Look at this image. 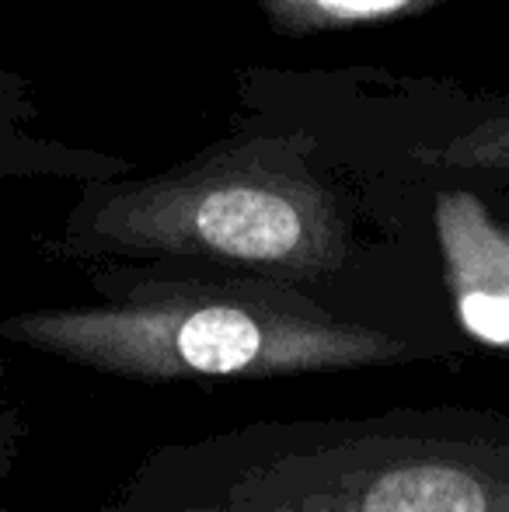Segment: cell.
Returning <instances> with one entry per match:
<instances>
[{
  "instance_id": "1",
  "label": "cell",
  "mask_w": 509,
  "mask_h": 512,
  "mask_svg": "<svg viewBox=\"0 0 509 512\" xmlns=\"http://www.w3.org/2000/svg\"><path fill=\"white\" fill-rule=\"evenodd\" d=\"M102 300L14 314L7 342L140 384L286 380L401 370H461L475 342L450 307L356 300L349 286H300L189 265L98 279Z\"/></svg>"
},
{
  "instance_id": "2",
  "label": "cell",
  "mask_w": 509,
  "mask_h": 512,
  "mask_svg": "<svg viewBox=\"0 0 509 512\" xmlns=\"http://www.w3.org/2000/svg\"><path fill=\"white\" fill-rule=\"evenodd\" d=\"M102 512H509V408L231 425L150 450Z\"/></svg>"
},
{
  "instance_id": "3",
  "label": "cell",
  "mask_w": 509,
  "mask_h": 512,
  "mask_svg": "<svg viewBox=\"0 0 509 512\" xmlns=\"http://www.w3.org/2000/svg\"><path fill=\"white\" fill-rule=\"evenodd\" d=\"M60 255L189 265L300 286H349L353 209L290 147L252 143L140 182L91 185Z\"/></svg>"
},
{
  "instance_id": "4",
  "label": "cell",
  "mask_w": 509,
  "mask_h": 512,
  "mask_svg": "<svg viewBox=\"0 0 509 512\" xmlns=\"http://www.w3.org/2000/svg\"><path fill=\"white\" fill-rule=\"evenodd\" d=\"M443 286L461 331L475 345L509 349V234L468 189L436 196Z\"/></svg>"
},
{
  "instance_id": "5",
  "label": "cell",
  "mask_w": 509,
  "mask_h": 512,
  "mask_svg": "<svg viewBox=\"0 0 509 512\" xmlns=\"http://www.w3.org/2000/svg\"><path fill=\"white\" fill-rule=\"evenodd\" d=\"M279 35H321L419 18L447 0H252Z\"/></svg>"
},
{
  "instance_id": "6",
  "label": "cell",
  "mask_w": 509,
  "mask_h": 512,
  "mask_svg": "<svg viewBox=\"0 0 509 512\" xmlns=\"http://www.w3.org/2000/svg\"><path fill=\"white\" fill-rule=\"evenodd\" d=\"M415 164L454 175H509V98L482 122L433 147L408 150Z\"/></svg>"
},
{
  "instance_id": "7",
  "label": "cell",
  "mask_w": 509,
  "mask_h": 512,
  "mask_svg": "<svg viewBox=\"0 0 509 512\" xmlns=\"http://www.w3.org/2000/svg\"><path fill=\"white\" fill-rule=\"evenodd\" d=\"M28 119H32V105L25 95V81L0 70V182L42 175L63 164L60 154L28 129Z\"/></svg>"
},
{
  "instance_id": "8",
  "label": "cell",
  "mask_w": 509,
  "mask_h": 512,
  "mask_svg": "<svg viewBox=\"0 0 509 512\" xmlns=\"http://www.w3.org/2000/svg\"><path fill=\"white\" fill-rule=\"evenodd\" d=\"M503 230H506V234H509V227H506V223H503Z\"/></svg>"
}]
</instances>
